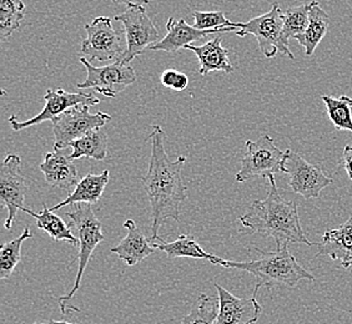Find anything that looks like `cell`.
Segmentation results:
<instances>
[{
    "mask_svg": "<svg viewBox=\"0 0 352 324\" xmlns=\"http://www.w3.org/2000/svg\"><path fill=\"white\" fill-rule=\"evenodd\" d=\"M21 159L16 154H9L4 159L0 170V202L7 207L6 229L12 230L14 220L24 209L27 183L21 174Z\"/></svg>",
    "mask_w": 352,
    "mask_h": 324,
    "instance_id": "cell-12",
    "label": "cell"
},
{
    "mask_svg": "<svg viewBox=\"0 0 352 324\" xmlns=\"http://www.w3.org/2000/svg\"><path fill=\"white\" fill-rule=\"evenodd\" d=\"M194 27L199 30H217L232 27V21L223 12H192Z\"/></svg>",
    "mask_w": 352,
    "mask_h": 324,
    "instance_id": "cell-30",
    "label": "cell"
},
{
    "mask_svg": "<svg viewBox=\"0 0 352 324\" xmlns=\"http://www.w3.org/2000/svg\"><path fill=\"white\" fill-rule=\"evenodd\" d=\"M188 86H189V78H188V75L177 71L175 82H174V85H173V90H175V91H183V90H185Z\"/></svg>",
    "mask_w": 352,
    "mask_h": 324,
    "instance_id": "cell-33",
    "label": "cell"
},
{
    "mask_svg": "<svg viewBox=\"0 0 352 324\" xmlns=\"http://www.w3.org/2000/svg\"><path fill=\"white\" fill-rule=\"evenodd\" d=\"M164 130L159 125L153 126L149 169L142 177L151 206L150 240L156 242L162 240L159 231L168 220L180 222V206L188 197V189L182 176L186 156H179L175 161H170L164 148Z\"/></svg>",
    "mask_w": 352,
    "mask_h": 324,
    "instance_id": "cell-1",
    "label": "cell"
},
{
    "mask_svg": "<svg viewBox=\"0 0 352 324\" xmlns=\"http://www.w3.org/2000/svg\"><path fill=\"white\" fill-rule=\"evenodd\" d=\"M34 324H78L72 323V322H65V321H54V319H49V321H44V322H36Z\"/></svg>",
    "mask_w": 352,
    "mask_h": 324,
    "instance_id": "cell-35",
    "label": "cell"
},
{
    "mask_svg": "<svg viewBox=\"0 0 352 324\" xmlns=\"http://www.w3.org/2000/svg\"><path fill=\"white\" fill-rule=\"evenodd\" d=\"M124 227L128 230V235L116 247L110 248V252L116 253L129 267H133L142 262L146 257L153 255L156 248L150 242L151 240H148L142 231L136 227L133 220H126L124 222Z\"/></svg>",
    "mask_w": 352,
    "mask_h": 324,
    "instance_id": "cell-18",
    "label": "cell"
},
{
    "mask_svg": "<svg viewBox=\"0 0 352 324\" xmlns=\"http://www.w3.org/2000/svg\"><path fill=\"white\" fill-rule=\"evenodd\" d=\"M80 62L87 69V79L78 84L79 89H94L98 94L116 97L136 81L135 70L130 64L116 61L107 67H94L85 58Z\"/></svg>",
    "mask_w": 352,
    "mask_h": 324,
    "instance_id": "cell-10",
    "label": "cell"
},
{
    "mask_svg": "<svg viewBox=\"0 0 352 324\" xmlns=\"http://www.w3.org/2000/svg\"><path fill=\"white\" fill-rule=\"evenodd\" d=\"M116 21L122 23L125 32L128 50L120 60L125 64H130L138 55L142 54L146 47L159 40V32L145 7L129 8L120 15H116Z\"/></svg>",
    "mask_w": 352,
    "mask_h": 324,
    "instance_id": "cell-11",
    "label": "cell"
},
{
    "mask_svg": "<svg viewBox=\"0 0 352 324\" xmlns=\"http://www.w3.org/2000/svg\"><path fill=\"white\" fill-rule=\"evenodd\" d=\"M310 9H311V3L302 4L298 7L289 8L286 12H284L283 35L285 40L290 43V39H296L298 36L305 33L310 21Z\"/></svg>",
    "mask_w": 352,
    "mask_h": 324,
    "instance_id": "cell-28",
    "label": "cell"
},
{
    "mask_svg": "<svg viewBox=\"0 0 352 324\" xmlns=\"http://www.w3.org/2000/svg\"><path fill=\"white\" fill-rule=\"evenodd\" d=\"M261 257L255 261H226L220 258L217 266L232 270H245L249 272L256 278L258 287H272V286H286L295 288L300 281H315L311 272L305 270L298 264L289 246L276 248L274 252H263Z\"/></svg>",
    "mask_w": 352,
    "mask_h": 324,
    "instance_id": "cell-3",
    "label": "cell"
},
{
    "mask_svg": "<svg viewBox=\"0 0 352 324\" xmlns=\"http://www.w3.org/2000/svg\"><path fill=\"white\" fill-rule=\"evenodd\" d=\"M321 99L325 102L327 114L335 130H347L352 132V97L347 95H341L340 97L322 95Z\"/></svg>",
    "mask_w": 352,
    "mask_h": 324,
    "instance_id": "cell-25",
    "label": "cell"
},
{
    "mask_svg": "<svg viewBox=\"0 0 352 324\" xmlns=\"http://www.w3.org/2000/svg\"><path fill=\"white\" fill-rule=\"evenodd\" d=\"M45 106L41 110V114L32 117L27 121H19L16 116L13 115L9 117V124L14 131H21L24 128L39 125L41 122L53 120L56 116L61 115L69 108L80 106V105H89L95 106L100 102V99L95 97L94 95L87 94V93H67L63 89H47V93L44 95Z\"/></svg>",
    "mask_w": 352,
    "mask_h": 324,
    "instance_id": "cell-13",
    "label": "cell"
},
{
    "mask_svg": "<svg viewBox=\"0 0 352 324\" xmlns=\"http://www.w3.org/2000/svg\"><path fill=\"white\" fill-rule=\"evenodd\" d=\"M267 180L270 181L267 196L251 203L248 212L240 217L241 226L248 229L249 233L272 237L276 248L289 246V243L318 244L306 237L300 222L296 202L287 201L280 195L275 176H270Z\"/></svg>",
    "mask_w": 352,
    "mask_h": 324,
    "instance_id": "cell-2",
    "label": "cell"
},
{
    "mask_svg": "<svg viewBox=\"0 0 352 324\" xmlns=\"http://www.w3.org/2000/svg\"><path fill=\"white\" fill-rule=\"evenodd\" d=\"M316 257L329 256L339 261L344 268L352 266V216L336 230L326 231L318 243Z\"/></svg>",
    "mask_w": 352,
    "mask_h": 324,
    "instance_id": "cell-17",
    "label": "cell"
},
{
    "mask_svg": "<svg viewBox=\"0 0 352 324\" xmlns=\"http://www.w3.org/2000/svg\"><path fill=\"white\" fill-rule=\"evenodd\" d=\"M85 30L88 36L82 40L80 51L89 60H122L128 50L124 29H116L108 16H98L85 25Z\"/></svg>",
    "mask_w": 352,
    "mask_h": 324,
    "instance_id": "cell-6",
    "label": "cell"
},
{
    "mask_svg": "<svg viewBox=\"0 0 352 324\" xmlns=\"http://www.w3.org/2000/svg\"><path fill=\"white\" fill-rule=\"evenodd\" d=\"M219 297V316L217 324H254L261 314V305L256 299L258 286H255L254 294L250 298H239L234 296L223 286L215 284Z\"/></svg>",
    "mask_w": 352,
    "mask_h": 324,
    "instance_id": "cell-14",
    "label": "cell"
},
{
    "mask_svg": "<svg viewBox=\"0 0 352 324\" xmlns=\"http://www.w3.org/2000/svg\"><path fill=\"white\" fill-rule=\"evenodd\" d=\"M110 120L111 116L107 113L98 111L91 114L89 105L69 108L52 120L55 136L54 150L67 149L72 142L95 128H102Z\"/></svg>",
    "mask_w": 352,
    "mask_h": 324,
    "instance_id": "cell-7",
    "label": "cell"
},
{
    "mask_svg": "<svg viewBox=\"0 0 352 324\" xmlns=\"http://www.w3.org/2000/svg\"><path fill=\"white\" fill-rule=\"evenodd\" d=\"M197 55L200 64L199 74H209L211 71H223L225 74L234 73V67L229 60V50L221 45V38L217 36L204 45H186L184 47Z\"/></svg>",
    "mask_w": 352,
    "mask_h": 324,
    "instance_id": "cell-19",
    "label": "cell"
},
{
    "mask_svg": "<svg viewBox=\"0 0 352 324\" xmlns=\"http://www.w3.org/2000/svg\"><path fill=\"white\" fill-rule=\"evenodd\" d=\"M166 29H168L166 36L163 40L157 41L156 44L151 45L150 47L151 50L176 53L180 47L190 45L191 43L204 39L208 35L237 32L236 27H225V29H217V30H199L197 27L189 25L184 19L176 21L175 18H169Z\"/></svg>",
    "mask_w": 352,
    "mask_h": 324,
    "instance_id": "cell-15",
    "label": "cell"
},
{
    "mask_svg": "<svg viewBox=\"0 0 352 324\" xmlns=\"http://www.w3.org/2000/svg\"><path fill=\"white\" fill-rule=\"evenodd\" d=\"M69 220L72 221V226L74 227L78 235V247H79V255H78V273L75 277L74 286L70 290L68 294L59 298V305L63 314H67V304L74 298L76 290L82 286V276L84 272L88 267L89 261L95 248L99 243L105 240L102 233V224L93 211L91 205L82 203L79 205L74 211L65 213Z\"/></svg>",
    "mask_w": 352,
    "mask_h": 324,
    "instance_id": "cell-4",
    "label": "cell"
},
{
    "mask_svg": "<svg viewBox=\"0 0 352 324\" xmlns=\"http://www.w3.org/2000/svg\"><path fill=\"white\" fill-rule=\"evenodd\" d=\"M284 157V151L278 149L269 135H261L256 141H246V152L236 174V183H245L254 176L269 178L283 172Z\"/></svg>",
    "mask_w": 352,
    "mask_h": 324,
    "instance_id": "cell-8",
    "label": "cell"
},
{
    "mask_svg": "<svg viewBox=\"0 0 352 324\" xmlns=\"http://www.w3.org/2000/svg\"><path fill=\"white\" fill-rule=\"evenodd\" d=\"M176 75H177V71L174 70V69L165 70L163 74H162V76H160V81H162L163 86L173 89V85H174V82H175Z\"/></svg>",
    "mask_w": 352,
    "mask_h": 324,
    "instance_id": "cell-32",
    "label": "cell"
},
{
    "mask_svg": "<svg viewBox=\"0 0 352 324\" xmlns=\"http://www.w3.org/2000/svg\"><path fill=\"white\" fill-rule=\"evenodd\" d=\"M219 316V297L200 294L197 304L182 319V324H217Z\"/></svg>",
    "mask_w": 352,
    "mask_h": 324,
    "instance_id": "cell-29",
    "label": "cell"
},
{
    "mask_svg": "<svg viewBox=\"0 0 352 324\" xmlns=\"http://www.w3.org/2000/svg\"><path fill=\"white\" fill-rule=\"evenodd\" d=\"M21 211L34 217L38 229L45 231L49 236L54 238L55 241H67L72 243L73 246H78L79 240L73 235L68 223L65 222L60 216L55 215L50 209H47V203L43 202V209L41 212H34L27 207H24Z\"/></svg>",
    "mask_w": 352,
    "mask_h": 324,
    "instance_id": "cell-23",
    "label": "cell"
},
{
    "mask_svg": "<svg viewBox=\"0 0 352 324\" xmlns=\"http://www.w3.org/2000/svg\"><path fill=\"white\" fill-rule=\"evenodd\" d=\"M284 13L278 3H274L267 13L252 18L246 23H232V27H237L235 35L246 36L252 35L258 40L260 51L265 58H275L278 53L295 59L292 50L289 49V41L284 39L283 27H284Z\"/></svg>",
    "mask_w": 352,
    "mask_h": 324,
    "instance_id": "cell-5",
    "label": "cell"
},
{
    "mask_svg": "<svg viewBox=\"0 0 352 324\" xmlns=\"http://www.w3.org/2000/svg\"><path fill=\"white\" fill-rule=\"evenodd\" d=\"M330 16L325 10L320 7V3L312 0L310 9V21L305 33L296 38L300 45L305 47L306 56H311L321 40L325 38L329 32Z\"/></svg>",
    "mask_w": 352,
    "mask_h": 324,
    "instance_id": "cell-22",
    "label": "cell"
},
{
    "mask_svg": "<svg viewBox=\"0 0 352 324\" xmlns=\"http://www.w3.org/2000/svg\"><path fill=\"white\" fill-rule=\"evenodd\" d=\"M73 161L74 160L67 152V149L54 150L45 154L44 161L39 167L45 176L47 185L69 192L73 187H76L78 171Z\"/></svg>",
    "mask_w": 352,
    "mask_h": 324,
    "instance_id": "cell-16",
    "label": "cell"
},
{
    "mask_svg": "<svg viewBox=\"0 0 352 324\" xmlns=\"http://www.w3.org/2000/svg\"><path fill=\"white\" fill-rule=\"evenodd\" d=\"M283 172L290 177L292 191L306 200L318 198L321 191L332 183V177L326 175L320 163H310L290 149L285 151Z\"/></svg>",
    "mask_w": 352,
    "mask_h": 324,
    "instance_id": "cell-9",
    "label": "cell"
},
{
    "mask_svg": "<svg viewBox=\"0 0 352 324\" xmlns=\"http://www.w3.org/2000/svg\"><path fill=\"white\" fill-rule=\"evenodd\" d=\"M109 180H110V171L109 170L102 171L100 175L89 174L78 183L74 191L63 202L50 207V211L54 212V211L63 209L65 206H73L76 203L93 205V203L98 202L102 198L104 189L107 187Z\"/></svg>",
    "mask_w": 352,
    "mask_h": 324,
    "instance_id": "cell-20",
    "label": "cell"
},
{
    "mask_svg": "<svg viewBox=\"0 0 352 324\" xmlns=\"http://www.w3.org/2000/svg\"><path fill=\"white\" fill-rule=\"evenodd\" d=\"M70 148L73 149L70 154L73 160L89 157L100 161L108 155V136L102 128H95L87 135L72 142Z\"/></svg>",
    "mask_w": 352,
    "mask_h": 324,
    "instance_id": "cell-24",
    "label": "cell"
},
{
    "mask_svg": "<svg viewBox=\"0 0 352 324\" xmlns=\"http://www.w3.org/2000/svg\"><path fill=\"white\" fill-rule=\"evenodd\" d=\"M24 10L23 0H0V40H7L21 27Z\"/></svg>",
    "mask_w": 352,
    "mask_h": 324,
    "instance_id": "cell-26",
    "label": "cell"
},
{
    "mask_svg": "<svg viewBox=\"0 0 352 324\" xmlns=\"http://www.w3.org/2000/svg\"><path fill=\"white\" fill-rule=\"evenodd\" d=\"M33 235L29 229H25L21 236L14 238L9 242H6L0 247V279L10 277L15 267L19 264L21 259V246L28 238H32Z\"/></svg>",
    "mask_w": 352,
    "mask_h": 324,
    "instance_id": "cell-27",
    "label": "cell"
},
{
    "mask_svg": "<svg viewBox=\"0 0 352 324\" xmlns=\"http://www.w3.org/2000/svg\"><path fill=\"white\" fill-rule=\"evenodd\" d=\"M342 166L346 170L349 178L352 181V146L346 145L342 154Z\"/></svg>",
    "mask_w": 352,
    "mask_h": 324,
    "instance_id": "cell-31",
    "label": "cell"
},
{
    "mask_svg": "<svg viewBox=\"0 0 352 324\" xmlns=\"http://www.w3.org/2000/svg\"><path fill=\"white\" fill-rule=\"evenodd\" d=\"M118 5H128L129 8L145 7L149 4V0H111Z\"/></svg>",
    "mask_w": 352,
    "mask_h": 324,
    "instance_id": "cell-34",
    "label": "cell"
},
{
    "mask_svg": "<svg viewBox=\"0 0 352 324\" xmlns=\"http://www.w3.org/2000/svg\"><path fill=\"white\" fill-rule=\"evenodd\" d=\"M153 244L156 250L165 252L169 259L188 257V258H197V259H206L212 264H217L220 261V257L205 252L191 235H182L173 242H165L163 240H160Z\"/></svg>",
    "mask_w": 352,
    "mask_h": 324,
    "instance_id": "cell-21",
    "label": "cell"
}]
</instances>
